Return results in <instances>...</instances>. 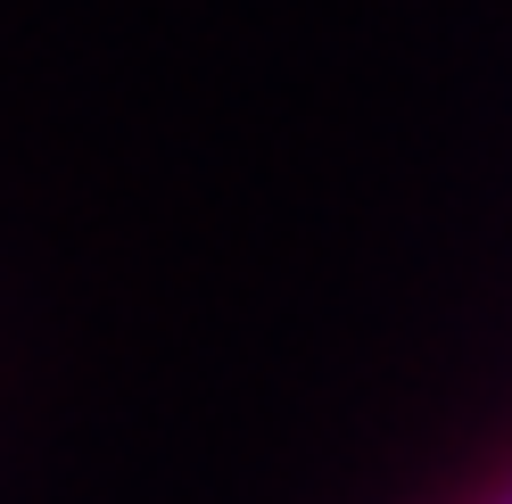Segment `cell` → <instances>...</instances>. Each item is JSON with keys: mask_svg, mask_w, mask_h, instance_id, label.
<instances>
[{"mask_svg": "<svg viewBox=\"0 0 512 504\" xmlns=\"http://www.w3.org/2000/svg\"><path fill=\"white\" fill-rule=\"evenodd\" d=\"M463 504H512V471H496V480L479 488V496H463Z\"/></svg>", "mask_w": 512, "mask_h": 504, "instance_id": "cell-1", "label": "cell"}]
</instances>
